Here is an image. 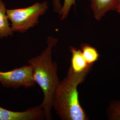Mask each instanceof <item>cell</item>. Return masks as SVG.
Returning a JSON list of instances; mask_svg holds the SVG:
<instances>
[{"mask_svg":"<svg viewBox=\"0 0 120 120\" xmlns=\"http://www.w3.org/2000/svg\"><path fill=\"white\" fill-rule=\"evenodd\" d=\"M81 49L83 55L89 64L93 65L98 59L99 55L95 48L86 43H82Z\"/></svg>","mask_w":120,"mask_h":120,"instance_id":"cell-9","label":"cell"},{"mask_svg":"<svg viewBox=\"0 0 120 120\" xmlns=\"http://www.w3.org/2000/svg\"><path fill=\"white\" fill-rule=\"evenodd\" d=\"M57 42V39L49 37L45 49L39 55L31 58L28 61L32 67L35 81L43 92V101L39 106L47 120L52 119L53 96L60 82L57 75V64L53 61L52 56V49Z\"/></svg>","mask_w":120,"mask_h":120,"instance_id":"cell-1","label":"cell"},{"mask_svg":"<svg viewBox=\"0 0 120 120\" xmlns=\"http://www.w3.org/2000/svg\"><path fill=\"white\" fill-rule=\"evenodd\" d=\"M90 8L95 19L98 21L101 20L107 13L116 11L120 0H90Z\"/></svg>","mask_w":120,"mask_h":120,"instance_id":"cell-6","label":"cell"},{"mask_svg":"<svg viewBox=\"0 0 120 120\" xmlns=\"http://www.w3.org/2000/svg\"><path fill=\"white\" fill-rule=\"evenodd\" d=\"M76 0H64L60 13L61 20L66 19L73 5H75Z\"/></svg>","mask_w":120,"mask_h":120,"instance_id":"cell-11","label":"cell"},{"mask_svg":"<svg viewBox=\"0 0 120 120\" xmlns=\"http://www.w3.org/2000/svg\"><path fill=\"white\" fill-rule=\"evenodd\" d=\"M52 5L54 12L60 16L62 6L61 3V0H52Z\"/></svg>","mask_w":120,"mask_h":120,"instance_id":"cell-12","label":"cell"},{"mask_svg":"<svg viewBox=\"0 0 120 120\" xmlns=\"http://www.w3.org/2000/svg\"><path fill=\"white\" fill-rule=\"evenodd\" d=\"M44 118L45 114L40 106L22 112L13 111L0 106V120H39Z\"/></svg>","mask_w":120,"mask_h":120,"instance_id":"cell-5","label":"cell"},{"mask_svg":"<svg viewBox=\"0 0 120 120\" xmlns=\"http://www.w3.org/2000/svg\"><path fill=\"white\" fill-rule=\"evenodd\" d=\"M0 83L4 87L17 89L35 86L32 66L29 64L9 71H0Z\"/></svg>","mask_w":120,"mask_h":120,"instance_id":"cell-4","label":"cell"},{"mask_svg":"<svg viewBox=\"0 0 120 120\" xmlns=\"http://www.w3.org/2000/svg\"><path fill=\"white\" fill-rule=\"evenodd\" d=\"M89 73H75L69 67L66 77L59 82L53 96L52 107L61 119H89L80 103L77 91V86L84 82Z\"/></svg>","mask_w":120,"mask_h":120,"instance_id":"cell-2","label":"cell"},{"mask_svg":"<svg viewBox=\"0 0 120 120\" xmlns=\"http://www.w3.org/2000/svg\"><path fill=\"white\" fill-rule=\"evenodd\" d=\"M49 8L46 1L37 2L29 7L7 9V14L11 22L13 32L25 33L38 24L39 18Z\"/></svg>","mask_w":120,"mask_h":120,"instance_id":"cell-3","label":"cell"},{"mask_svg":"<svg viewBox=\"0 0 120 120\" xmlns=\"http://www.w3.org/2000/svg\"><path fill=\"white\" fill-rule=\"evenodd\" d=\"M116 11L117 13H118L119 14H120V2H119V4H118V6H117V9H116Z\"/></svg>","mask_w":120,"mask_h":120,"instance_id":"cell-13","label":"cell"},{"mask_svg":"<svg viewBox=\"0 0 120 120\" xmlns=\"http://www.w3.org/2000/svg\"><path fill=\"white\" fill-rule=\"evenodd\" d=\"M69 50L72 54L70 67L73 71L76 73L90 72L93 65L87 62L81 50L74 47H70Z\"/></svg>","mask_w":120,"mask_h":120,"instance_id":"cell-7","label":"cell"},{"mask_svg":"<svg viewBox=\"0 0 120 120\" xmlns=\"http://www.w3.org/2000/svg\"><path fill=\"white\" fill-rule=\"evenodd\" d=\"M108 116L110 120H120V101L112 103L109 107Z\"/></svg>","mask_w":120,"mask_h":120,"instance_id":"cell-10","label":"cell"},{"mask_svg":"<svg viewBox=\"0 0 120 120\" xmlns=\"http://www.w3.org/2000/svg\"><path fill=\"white\" fill-rule=\"evenodd\" d=\"M7 14V9L3 0H0V39L12 36L13 32Z\"/></svg>","mask_w":120,"mask_h":120,"instance_id":"cell-8","label":"cell"}]
</instances>
